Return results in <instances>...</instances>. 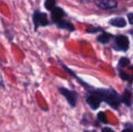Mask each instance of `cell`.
<instances>
[{
  "label": "cell",
  "instance_id": "8fae6325",
  "mask_svg": "<svg viewBox=\"0 0 133 132\" xmlns=\"http://www.w3.org/2000/svg\"><path fill=\"white\" fill-rule=\"evenodd\" d=\"M113 37H114V36L111 33L104 30L103 32H101V33L100 35L97 36V41L101 44H108L111 42V40H112Z\"/></svg>",
  "mask_w": 133,
  "mask_h": 132
},
{
  "label": "cell",
  "instance_id": "277c9868",
  "mask_svg": "<svg viewBox=\"0 0 133 132\" xmlns=\"http://www.w3.org/2000/svg\"><path fill=\"white\" fill-rule=\"evenodd\" d=\"M92 88H93V86L86 89L85 101L91 110L97 111V110H99V108L101 106V103H102L101 98L99 97V96L93 91Z\"/></svg>",
  "mask_w": 133,
  "mask_h": 132
},
{
  "label": "cell",
  "instance_id": "ffe728a7",
  "mask_svg": "<svg viewBox=\"0 0 133 132\" xmlns=\"http://www.w3.org/2000/svg\"><path fill=\"white\" fill-rule=\"evenodd\" d=\"M82 132H98L97 129H83Z\"/></svg>",
  "mask_w": 133,
  "mask_h": 132
},
{
  "label": "cell",
  "instance_id": "e0dca14e",
  "mask_svg": "<svg viewBox=\"0 0 133 132\" xmlns=\"http://www.w3.org/2000/svg\"><path fill=\"white\" fill-rule=\"evenodd\" d=\"M121 132H133V124L130 121H126L124 124V128Z\"/></svg>",
  "mask_w": 133,
  "mask_h": 132
},
{
  "label": "cell",
  "instance_id": "ac0fdd59",
  "mask_svg": "<svg viewBox=\"0 0 133 132\" xmlns=\"http://www.w3.org/2000/svg\"><path fill=\"white\" fill-rule=\"evenodd\" d=\"M101 132H116V131L114 128H112L111 127L105 125V126H103L101 128Z\"/></svg>",
  "mask_w": 133,
  "mask_h": 132
},
{
  "label": "cell",
  "instance_id": "44dd1931",
  "mask_svg": "<svg viewBox=\"0 0 133 132\" xmlns=\"http://www.w3.org/2000/svg\"><path fill=\"white\" fill-rule=\"evenodd\" d=\"M78 2L83 3V4H87V3H90V0H77Z\"/></svg>",
  "mask_w": 133,
  "mask_h": 132
},
{
  "label": "cell",
  "instance_id": "8992f818",
  "mask_svg": "<svg viewBox=\"0 0 133 132\" xmlns=\"http://www.w3.org/2000/svg\"><path fill=\"white\" fill-rule=\"evenodd\" d=\"M130 47V41L126 35L119 34L114 38V45L112 49L115 51L127 52Z\"/></svg>",
  "mask_w": 133,
  "mask_h": 132
},
{
  "label": "cell",
  "instance_id": "5b68a950",
  "mask_svg": "<svg viewBox=\"0 0 133 132\" xmlns=\"http://www.w3.org/2000/svg\"><path fill=\"white\" fill-rule=\"evenodd\" d=\"M32 22L34 27V31H37L40 27H46L50 24V21L48 18V14L45 12H42L37 9L32 15Z\"/></svg>",
  "mask_w": 133,
  "mask_h": 132
},
{
  "label": "cell",
  "instance_id": "7a4b0ae2",
  "mask_svg": "<svg viewBox=\"0 0 133 132\" xmlns=\"http://www.w3.org/2000/svg\"><path fill=\"white\" fill-rule=\"evenodd\" d=\"M67 16L68 15L66 12L60 6L56 5L51 11V19L56 27L60 30H65L72 33L76 30V28L70 21L65 19Z\"/></svg>",
  "mask_w": 133,
  "mask_h": 132
},
{
  "label": "cell",
  "instance_id": "d6986e66",
  "mask_svg": "<svg viewBox=\"0 0 133 132\" xmlns=\"http://www.w3.org/2000/svg\"><path fill=\"white\" fill-rule=\"evenodd\" d=\"M127 18L129 24L133 26V12H129L127 13Z\"/></svg>",
  "mask_w": 133,
  "mask_h": 132
},
{
  "label": "cell",
  "instance_id": "603a6c76",
  "mask_svg": "<svg viewBox=\"0 0 133 132\" xmlns=\"http://www.w3.org/2000/svg\"><path fill=\"white\" fill-rule=\"evenodd\" d=\"M129 34H130V35H132V37H133V26H132V28L129 30Z\"/></svg>",
  "mask_w": 133,
  "mask_h": 132
},
{
  "label": "cell",
  "instance_id": "ba28073f",
  "mask_svg": "<svg viewBox=\"0 0 133 132\" xmlns=\"http://www.w3.org/2000/svg\"><path fill=\"white\" fill-rule=\"evenodd\" d=\"M132 89L129 87H125L122 94V104H124L127 108H131L132 107Z\"/></svg>",
  "mask_w": 133,
  "mask_h": 132
},
{
  "label": "cell",
  "instance_id": "9c48e42d",
  "mask_svg": "<svg viewBox=\"0 0 133 132\" xmlns=\"http://www.w3.org/2000/svg\"><path fill=\"white\" fill-rule=\"evenodd\" d=\"M108 24L113 27L116 28H125L127 26V21L124 17L122 16H117L113 17L108 20Z\"/></svg>",
  "mask_w": 133,
  "mask_h": 132
},
{
  "label": "cell",
  "instance_id": "7c38bea8",
  "mask_svg": "<svg viewBox=\"0 0 133 132\" xmlns=\"http://www.w3.org/2000/svg\"><path fill=\"white\" fill-rule=\"evenodd\" d=\"M118 75L121 79L123 81L128 82L129 85H132L133 83V75H130L128 72H126L123 68H119L118 69Z\"/></svg>",
  "mask_w": 133,
  "mask_h": 132
},
{
  "label": "cell",
  "instance_id": "3957f363",
  "mask_svg": "<svg viewBox=\"0 0 133 132\" xmlns=\"http://www.w3.org/2000/svg\"><path fill=\"white\" fill-rule=\"evenodd\" d=\"M59 93L65 98L67 103L72 109H75L78 103L79 95L76 90L68 89L65 86H59L58 88Z\"/></svg>",
  "mask_w": 133,
  "mask_h": 132
},
{
  "label": "cell",
  "instance_id": "2e32d148",
  "mask_svg": "<svg viewBox=\"0 0 133 132\" xmlns=\"http://www.w3.org/2000/svg\"><path fill=\"white\" fill-rule=\"evenodd\" d=\"M44 6L47 10L51 11L56 6V0H45Z\"/></svg>",
  "mask_w": 133,
  "mask_h": 132
},
{
  "label": "cell",
  "instance_id": "9a60e30c",
  "mask_svg": "<svg viewBox=\"0 0 133 132\" xmlns=\"http://www.w3.org/2000/svg\"><path fill=\"white\" fill-rule=\"evenodd\" d=\"M103 31H104V30L101 26H93V25L88 26V27L86 30V33H90V34L97 33H100V32H103Z\"/></svg>",
  "mask_w": 133,
  "mask_h": 132
},
{
  "label": "cell",
  "instance_id": "52a82bcc",
  "mask_svg": "<svg viewBox=\"0 0 133 132\" xmlns=\"http://www.w3.org/2000/svg\"><path fill=\"white\" fill-rule=\"evenodd\" d=\"M94 2L98 8L104 10L115 9L118 5L117 0H94Z\"/></svg>",
  "mask_w": 133,
  "mask_h": 132
},
{
  "label": "cell",
  "instance_id": "6da1fadb",
  "mask_svg": "<svg viewBox=\"0 0 133 132\" xmlns=\"http://www.w3.org/2000/svg\"><path fill=\"white\" fill-rule=\"evenodd\" d=\"M93 91L99 96L102 103H106L115 111H118L122 104V94L114 88H92Z\"/></svg>",
  "mask_w": 133,
  "mask_h": 132
},
{
  "label": "cell",
  "instance_id": "7402d4cb",
  "mask_svg": "<svg viewBox=\"0 0 133 132\" xmlns=\"http://www.w3.org/2000/svg\"><path fill=\"white\" fill-rule=\"evenodd\" d=\"M1 86L2 89H5V86H4V82H3V79H1Z\"/></svg>",
  "mask_w": 133,
  "mask_h": 132
},
{
  "label": "cell",
  "instance_id": "4fadbf2b",
  "mask_svg": "<svg viewBox=\"0 0 133 132\" xmlns=\"http://www.w3.org/2000/svg\"><path fill=\"white\" fill-rule=\"evenodd\" d=\"M96 120L97 122H99L101 124H104L107 125L108 124V117L106 115V113L104 111H99L97 114V117H96Z\"/></svg>",
  "mask_w": 133,
  "mask_h": 132
},
{
  "label": "cell",
  "instance_id": "5bb4252c",
  "mask_svg": "<svg viewBox=\"0 0 133 132\" xmlns=\"http://www.w3.org/2000/svg\"><path fill=\"white\" fill-rule=\"evenodd\" d=\"M130 63H131V61H130V59L129 58H127V57H121L118 59L117 68H118V69L124 68L125 67L129 66L130 65Z\"/></svg>",
  "mask_w": 133,
  "mask_h": 132
},
{
  "label": "cell",
  "instance_id": "30bf717a",
  "mask_svg": "<svg viewBox=\"0 0 133 132\" xmlns=\"http://www.w3.org/2000/svg\"><path fill=\"white\" fill-rule=\"evenodd\" d=\"M91 116L92 115L89 113H84L81 117V119L79 121V124L84 128L94 127L95 120L92 119Z\"/></svg>",
  "mask_w": 133,
  "mask_h": 132
}]
</instances>
